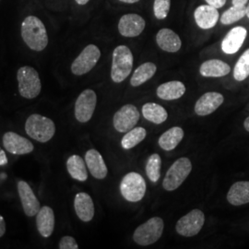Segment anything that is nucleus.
I'll use <instances>...</instances> for the list:
<instances>
[{
	"mask_svg": "<svg viewBox=\"0 0 249 249\" xmlns=\"http://www.w3.org/2000/svg\"><path fill=\"white\" fill-rule=\"evenodd\" d=\"M20 34L27 46L34 51H44L48 45L49 39L46 28L44 22L36 16L30 15L23 19Z\"/></svg>",
	"mask_w": 249,
	"mask_h": 249,
	"instance_id": "1",
	"label": "nucleus"
},
{
	"mask_svg": "<svg viewBox=\"0 0 249 249\" xmlns=\"http://www.w3.org/2000/svg\"><path fill=\"white\" fill-rule=\"evenodd\" d=\"M25 131L29 137L36 142L45 143L53 138L55 133V125L50 118L39 114H34L29 116L26 120Z\"/></svg>",
	"mask_w": 249,
	"mask_h": 249,
	"instance_id": "2",
	"label": "nucleus"
},
{
	"mask_svg": "<svg viewBox=\"0 0 249 249\" xmlns=\"http://www.w3.org/2000/svg\"><path fill=\"white\" fill-rule=\"evenodd\" d=\"M133 54L125 45H119L113 52L111 79L120 83L124 81L131 73L133 68Z\"/></svg>",
	"mask_w": 249,
	"mask_h": 249,
	"instance_id": "3",
	"label": "nucleus"
},
{
	"mask_svg": "<svg viewBox=\"0 0 249 249\" xmlns=\"http://www.w3.org/2000/svg\"><path fill=\"white\" fill-rule=\"evenodd\" d=\"M18 92L26 99H35L42 90V82L39 73L36 69L30 66H24L18 69L17 72Z\"/></svg>",
	"mask_w": 249,
	"mask_h": 249,
	"instance_id": "4",
	"label": "nucleus"
},
{
	"mask_svg": "<svg viewBox=\"0 0 249 249\" xmlns=\"http://www.w3.org/2000/svg\"><path fill=\"white\" fill-rule=\"evenodd\" d=\"M164 223L160 217H153L140 225L134 231L133 240L140 246H149L159 240L163 232Z\"/></svg>",
	"mask_w": 249,
	"mask_h": 249,
	"instance_id": "5",
	"label": "nucleus"
},
{
	"mask_svg": "<svg viewBox=\"0 0 249 249\" xmlns=\"http://www.w3.org/2000/svg\"><path fill=\"white\" fill-rule=\"evenodd\" d=\"M192 163L188 158L183 157L176 160L167 171L162 186L167 191H174L180 187L189 176Z\"/></svg>",
	"mask_w": 249,
	"mask_h": 249,
	"instance_id": "6",
	"label": "nucleus"
},
{
	"mask_svg": "<svg viewBox=\"0 0 249 249\" xmlns=\"http://www.w3.org/2000/svg\"><path fill=\"white\" fill-rule=\"evenodd\" d=\"M120 191L127 201L138 202L142 199L146 193V182L140 174L128 173L121 181Z\"/></svg>",
	"mask_w": 249,
	"mask_h": 249,
	"instance_id": "7",
	"label": "nucleus"
},
{
	"mask_svg": "<svg viewBox=\"0 0 249 249\" xmlns=\"http://www.w3.org/2000/svg\"><path fill=\"white\" fill-rule=\"evenodd\" d=\"M100 57L101 51L96 45H87L72 63V73L76 76L87 74L95 67Z\"/></svg>",
	"mask_w": 249,
	"mask_h": 249,
	"instance_id": "8",
	"label": "nucleus"
},
{
	"mask_svg": "<svg viewBox=\"0 0 249 249\" xmlns=\"http://www.w3.org/2000/svg\"><path fill=\"white\" fill-rule=\"evenodd\" d=\"M204 222V213L200 210L196 209L183 216L177 223L176 229L182 236H195L202 229Z\"/></svg>",
	"mask_w": 249,
	"mask_h": 249,
	"instance_id": "9",
	"label": "nucleus"
},
{
	"mask_svg": "<svg viewBox=\"0 0 249 249\" xmlns=\"http://www.w3.org/2000/svg\"><path fill=\"white\" fill-rule=\"evenodd\" d=\"M97 104V96L94 90H83L75 104V116L80 123H86L90 120Z\"/></svg>",
	"mask_w": 249,
	"mask_h": 249,
	"instance_id": "10",
	"label": "nucleus"
},
{
	"mask_svg": "<svg viewBox=\"0 0 249 249\" xmlns=\"http://www.w3.org/2000/svg\"><path fill=\"white\" fill-rule=\"evenodd\" d=\"M140 120V112L133 105L121 107L114 116L113 123L118 132L126 133L137 124Z\"/></svg>",
	"mask_w": 249,
	"mask_h": 249,
	"instance_id": "11",
	"label": "nucleus"
},
{
	"mask_svg": "<svg viewBox=\"0 0 249 249\" xmlns=\"http://www.w3.org/2000/svg\"><path fill=\"white\" fill-rule=\"evenodd\" d=\"M3 145L7 151L14 155L29 154L35 150L34 144L29 140L12 131L4 134Z\"/></svg>",
	"mask_w": 249,
	"mask_h": 249,
	"instance_id": "12",
	"label": "nucleus"
},
{
	"mask_svg": "<svg viewBox=\"0 0 249 249\" xmlns=\"http://www.w3.org/2000/svg\"><path fill=\"white\" fill-rule=\"evenodd\" d=\"M146 22L144 18L138 14H125L118 22L119 34L124 37H137L142 35L145 29Z\"/></svg>",
	"mask_w": 249,
	"mask_h": 249,
	"instance_id": "13",
	"label": "nucleus"
},
{
	"mask_svg": "<svg viewBox=\"0 0 249 249\" xmlns=\"http://www.w3.org/2000/svg\"><path fill=\"white\" fill-rule=\"evenodd\" d=\"M18 192L24 213L29 217L36 216L41 207L40 201L36 197L32 187L25 181H18Z\"/></svg>",
	"mask_w": 249,
	"mask_h": 249,
	"instance_id": "14",
	"label": "nucleus"
},
{
	"mask_svg": "<svg viewBox=\"0 0 249 249\" xmlns=\"http://www.w3.org/2000/svg\"><path fill=\"white\" fill-rule=\"evenodd\" d=\"M248 36L246 28L237 26L232 28L225 36L222 42V50L227 54H233L240 50Z\"/></svg>",
	"mask_w": 249,
	"mask_h": 249,
	"instance_id": "15",
	"label": "nucleus"
},
{
	"mask_svg": "<svg viewBox=\"0 0 249 249\" xmlns=\"http://www.w3.org/2000/svg\"><path fill=\"white\" fill-rule=\"evenodd\" d=\"M223 94L215 91L207 92L196 101L195 112L198 116L211 115L223 105Z\"/></svg>",
	"mask_w": 249,
	"mask_h": 249,
	"instance_id": "16",
	"label": "nucleus"
},
{
	"mask_svg": "<svg viewBox=\"0 0 249 249\" xmlns=\"http://www.w3.org/2000/svg\"><path fill=\"white\" fill-rule=\"evenodd\" d=\"M194 18L197 26L203 30H209L217 24L220 14L218 9L207 4L196 8L194 12Z\"/></svg>",
	"mask_w": 249,
	"mask_h": 249,
	"instance_id": "17",
	"label": "nucleus"
},
{
	"mask_svg": "<svg viewBox=\"0 0 249 249\" xmlns=\"http://www.w3.org/2000/svg\"><path fill=\"white\" fill-rule=\"evenodd\" d=\"M74 208L78 217L84 223L90 222L94 216V204L89 194L80 192L74 199Z\"/></svg>",
	"mask_w": 249,
	"mask_h": 249,
	"instance_id": "18",
	"label": "nucleus"
},
{
	"mask_svg": "<svg viewBox=\"0 0 249 249\" xmlns=\"http://www.w3.org/2000/svg\"><path fill=\"white\" fill-rule=\"evenodd\" d=\"M156 42L161 50L169 53L178 52L182 46V42L180 37L171 29H161L157 36Z\"/></svg>",
	"mask_w": 249,
	"mask_h": 249,
	"instance_id": "19",
	"label": "nucleus"
},
{
	"mask_svg": "<svg viewBox=\"0 0 249 249\" xmlns=\"http://www.w3.org/2000/svg\"><path fill=\"white\" fill-rule=\"evenodd\" d=\"M36 226L40 234L48 238L52 235L54 228V214L48 206H44L36 214Z\"/></svg>",
	"mask_w": 249,
	"mask_h": 249,
	"instance_id": "20",
	"label": "nucleus"
},
{
	"mask_svg": "<svg viewBox=\"0 0 249 249\" xmlns=\"http://www.w3.org/2000/svg\"><path fill=\"white\" fill-rule=\"evenodd\" d=\"M85 162L89 173L96 179L107 178L108 169L101 153L96 150H89L85 154Z\"/></svg>",
	"mask_w": 249,
	"mask_h": 249,
	"instance_id": "21",
	"label": "nucleus"
},
{
	"mask_svg": "<svg viewBox=\"0 0 249 249\" xmlns=\"http://www.w3.org/2000/svg\"><path fill=\"white\" fill-rule=\"evenodd\" d=\"M231 68L227 63L219 59H211L201 64L199 73L206 78H220L228 75Z\"/></svg>",
	"mask_w": 249,
	"mask_h": 249,
	"instance_id": "22",
	"label": "nucleus"
},
{
	"mask_svg": "<svg viewBox=\"0 0 249 249\" xmlns=\"http://www.w3.org/2000/svg\"><path fill=\"white\" fill-rule=\"evenodd\" d=\"M227 200L233 206L249 203V181L234 183L228 191Z\"/></svg>",
	"mask_w": 249,
	"mask_h": 249,
	"instance_id": "23",
	"label": "nucleus"
},
{
	"mask_svg": "<svg viewBox=\"0 0 249 249\" xmlns=\"http://www.w3.org/2000/svg\"><path fill=\"white\" fill-rule=\"evenodd\" d=\"M185 92H186V86L184 85V83L178 80L163 83L157 89L158 97L166 101L179 99L185 94Z\"/></svg>",
	"mask_w": 249,
	"mask_h": 249,
	"instance_id": "24",
	"label": "nucleus"
},
{
	"mask_svg": "<svg viewBox=\"0 0 249 249\" xmlns=\"http://www.w3.org/2000/svg\"><path fill=\"white\" fill-rule=\"evenodd\" d=\"M184 138V130L179 126L171 127L159 139V145L164 151H172L178 147Z\"/></svg>",
	"mask_w": 249,
	"mask_h": 249,
	"instance_id": "25",
	"label": "nucleus"
},
{
	"mask_svg": "<svg viewBox=\"0 0 249 249\" xmlns=\"http://www.w3.org/2000/svg\"><path fill=\"white\" fill-rule=\"evenodd\" d=\"M67 169L73 179L84 182L88 178L86 162L79 155H72L67 160Z\"/></svg>",
	"mask_w": 249,
	"mask_h": 249,
	"instance_id": "26",
	"label": "nucleus"
},
{
	"mask_svg": "<svg viewBox=\"0 0 249 249\" xmlns=\"http://www.w3.org/2000/svg\"><path fill=\"white\" fill-rule=\"evenodd\" d=\"M156 71L157 67L155 64L151 62L144 63L134 71L130 80V84L134 87L141 86L146 81L151 80L156 73Z\"/></svg>",
	"mask_w": 249,
	"mask_h": 249,
	"instance_id": "27",
	"label": "nucleus"
},
{
	"mask_svg": "<svg viewBox=\"0 0 249 249\" xmlns=\"http://www.w3.org/2000/svg\"><path fill=\"white\" fill-rule=\"evenodd\" d=\"M142 115L147 120L157 124L163 123L168 117L167 111L160 105L154 103H148L143 106Z\"/></svg>",
	"mask_w": 249,
	"mask_h": 249,
	"instance_id": "28",
	"label": "nucleus"
},
{
	"mask_svg": "<svg viewBox=\"0 0 249 249\" xmlns=\"http://www.w3.org/2000/svg\"><path fill=\"white\" fill-rule=\"evenodd\" d=\"M147 131L143 127H133L127 131L121 141V145L124 150H130L142 142L146 138Z\"/></svg>",
	"mask_w": 249,
	"mask_h": 249,
	"instance_id": "29",
	"label": "nucleus"
},
{
	"mask_svg": "<svg viewBox=\"0 0 249 249\" xmlns=\"http://www.w3.org/2000/svg\"><path fill=\"white\" fill-rule=\"evenodd\" d=\"M160 166H161V159L160 155L157 153L151 154L147 160V164H146V174L151 182L155 183L160 179Z\"/></svg>",
	"mask_w": 249,
	"mask_h": 249,
	"instance_id": "30",
	"label": "nucleus"
},
{
	"mask_svg": "<svg viewBox=\"0 0 249 249\" xmlns=\"http://www.w3.org/2000/svg\"><path fill=\"white\" fill-rule=\"evenodd\" d=\"M249 76V48L241 55L235 64L233 77L237 81H243Z\"/></svg>",
	"mask_w": 249,
	"mask_h": 249,
	"instance_id": "31",
	"label": "nucleus"
},
{
	"mask_svg": "<svg viewBox=\"0 0 249 249\" xmlns=\"http://www.w3.org/2000/svg\"><path fill=\"white\" fill-rule=\"evenodd\" d=\"M245 16H247L246 7L231 6L230 9L223 12L220 19L223 25H230L240 20L241 18H244Z\"/></svg>",
	"mask_w": 249,
	"mask_h": 249,
	"instance_id": "32",
	"label": "nucleus"
},
{
	"mask_svg": "<svg viewBox=\"0 0 249 249\" xmlns=\"http://www.w3.org/2000/svg\"><path fill=\"white\" fill-rule=\"evenodd\" d=\"M171 7V0H154L153 12L158 19H164L167 17Z\"/></svg>",
	"mask_w": 249,
	"mask_h": 249,
	"instance_id": "33",
	"label": "nucleus"
},
{
	"mask_svg": "<svg viewBox=\"0 0 249 249\" xmlns=\"http://www.w3.org/2000/svg\"><path fill=\"white\" fill-rule=\"evenodd\" d=\"M58 248L60 249H78L79 246L72 236H64L59 241Z\"/></svg>",
	"mask_w": 249,
	"mask_h": 249,
	"instance_id": "34",
	"label": "nucleus"
},
{
	"mask_svg": "<svg viewBox=\"0 0 249 249\" xmlns=\"http://www.w3.org/2000/svg\"><path fill=\"white\" fill-rule=\"evenodd\" d=\"M205 1L207 2L208 5L216 9H220V8H223L227 0H205Z\"/></svg>",
	"mask_w": 249,
	"mask_h": 249,
	"instance_id": "35",
	"label": "nucleus"
},
{
	"mask_svg": "<svg viewBox=\"0 0 249 249\" xmlns=\"http://www.w3.org/2000/svg\"><path fill=\"white\" fill-rule=\"evenodd\" d=\"M8 161L9 160H8V158H7V155H6L5 151L0 148V166L8 164Z\"/></svg>",
	"mask_w": 249,
	"mask_h": 249,
	"instance_id": "36",
	"label": "nucleus"
},
{
	"mask_svg": "<svg viewBox=\"0 0 249 249\" xmlns=\"http://www.w3.org/2000/svg\"><path fill=\"white\" fill-rule=\"evenodd\" d=\"M6 232V222L4 218L0 215V237H2Z\"/></svg>",
	"mask_w": 249,
	"mask_h": 249,
	"instance_id": "37",
	"label": "nucleus"
},
{
	"mask_svg": "<svg viewBox=\"0 0 249 249\" xmlns=\"http://www.w3.org/2000/svg\"><path fill=\"white\" fill-rule=\"evenodd\" d=\"M249 0H232V6H236V7H246V5L248 4Z\"/></svg>",
	"mask_w": 249,
	"mask_h": 249,
	"instance_id": "38",
	"label": "nucleus"
},
{
	"mask_svg": "<svg viewBox=\"0 0 249 249\" xmlns=\"http://www.w3.org/2000/svg\"><path fill=\"white\" fill-rule=\"evenodd\" d=\"M77 2V4H79L80 6H83V5H86L89 0H75Z\"/></svg>",
	"mask_w": 249,
	"mask_h": 249,
	"instance_id": "39",
	"label": "nucleus"
},
{
	"mask_svg": "<svg viewBox=\"0 0 249 249\" xmlns=\"http://www.w3.org/2000/svg\"><path fill=\"white\" fill-rule=\"evenodd\" d=\"M244 126H245L246 130L249 132V116L247 118V119H246V120H245V122H244Z\"/></svg>",
	"mask_w": 249,
	"mask_h": 249,
	"instance_id": "40",
	"label": "nucleus"
},
{
	"mask_svg": "<svg viewBox=\"0 0 249 249\" xmlns=\"http://www.w3.org/2000/svg\"><path fill=\"white\" fill-rule=\"evenodd\" d=\"M121 2H124V3H128V4H133V3H137L139 2L140 0H119Z\"/></svg>",
	"mask_w": 249,
	"mask_h": 249,
	"instance_id": "41",
	"label": "nucleus"
},
{
	"mask_svg": "<svg viewBox=\"0 0 249 249\" xmlns=\"http://www.w3.org/2000/svg\"><path fill=\"white\" fill-rule=\"evenodd\" d=\"M246 10H247V17L249 18V5L246 7Z\"/></svg>",
	"mask_w": 249,
	"mask_h": 249,
	"instance_id": "42",
	"label": "nucleus"
}]
</instances>
